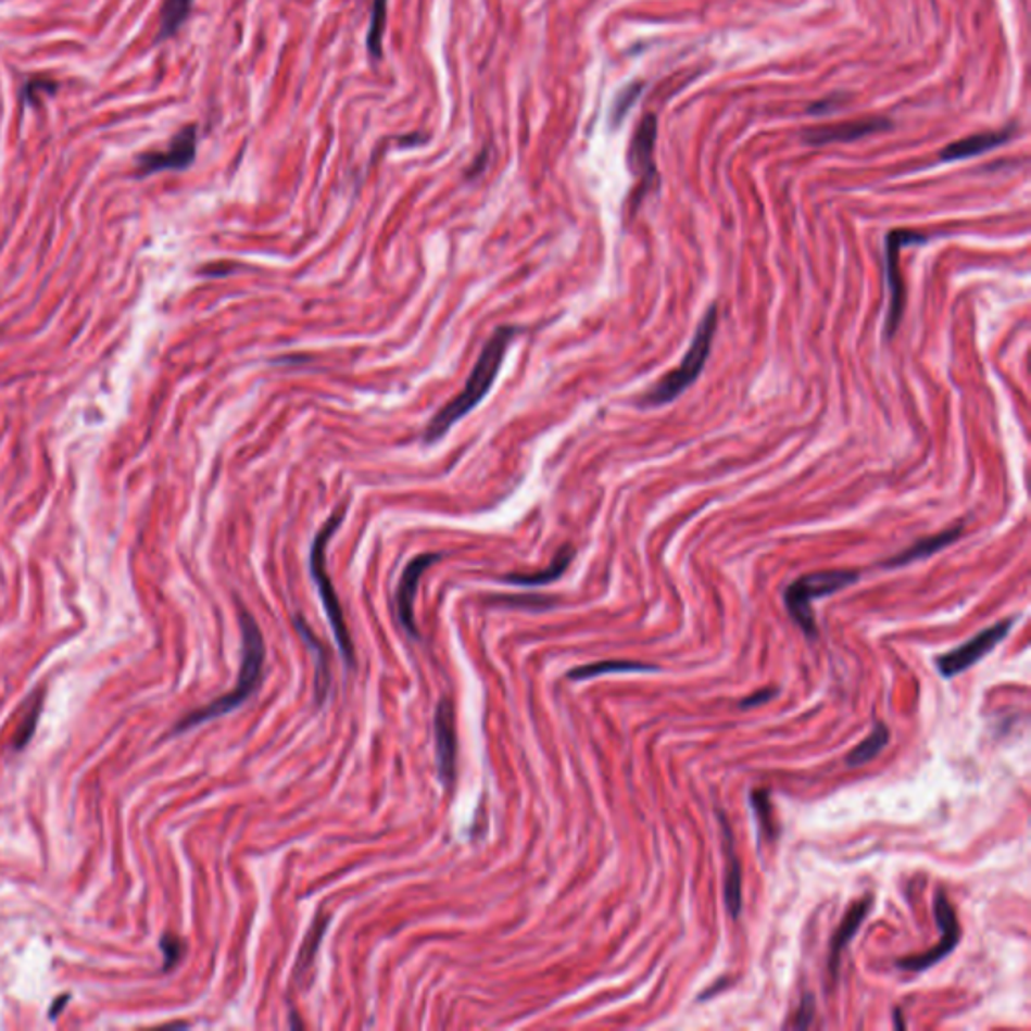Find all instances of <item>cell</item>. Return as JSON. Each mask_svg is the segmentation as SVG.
<instances>
[{"label":"cell","instance_id":"obj_3","mask_svg":"<svg viewBox=\"0 0 1031 1031\" xmlns=\"http://www.w3.org/2000/svg\"><path fill=\"white\" fill-rule=\"evenodd\" d=\"M715 330H717V306L712 304L705 311L702 323L695 330V337L689 344L686 357L681 359L679 367H675L674 372L661 377L659 381L646 391L645 395L641 398L643 407H663V405L675 401L686 389L697 381V377L705 369V363H707V357L712 353Z\"/></svg>","mask_w":1031,"mask_h":1031},{"label":"cell","instance_id":"obj_25","mask_svg":"<svg viewBox=\"0 0 1031 1031\" xmlns=\"http://www.w3.org/2000/svg\"><path fill=\"white\" fill-rule=\"evenodd\" d=\"M752 808H754V812H756L757 822H759V830H762V834H768L770 840H774V837H776V830H774V818H771V804L768 792H764V790H756V792L752 794Z\"/></svg>","mask_w":1031,"mask_h":1031},{"label":"cell","instance_id":"obj_15","mask_svg":"<svg viewBox=\"0 0 1031 1031\" xmlns=\"http://www.w3.org/2000/svg\"><path fill=\"white\" fill-rule=\"evenodd\" d=\"M961 532L963 524H959V526L950 528V530H945V532H939L935 537L922 538L919 542H915L913 546H908L907 551L898 552L889 563H884V566L896 568V566H905V564L925 561V558L936 554V552L947 549L957 538L961 537Z\"/></svg>","mask_w":1031,"mask_h":1031},{"label":"cell","instance_id":"obj_22","mask_svg":"<svg viewBox=\"0 0 1031 1031\" xmlns=\"http://www.w3.org/2000/svg\"><path fill=\"white\" fill-rule=\"evenodd\" d=\"M387 25V0H373L372 21L367 33V53L373 61H381L384 56V35Z\"/></svg>","mask_w":1031,"mask_h":1031},{"label":"cell","instance_id":"obj_30","mask_svg":"<svg viewBox=\"0 0 1031 1031\" xmlns=\"http://www.w3.org/2000/svg\"><path fill=\"white\" fill-rule=\"evenodd\" d=\"M776 697V689H762L757 691L754 695H750L747 700H743L740 703L742 709H752V707H757V705H764V703L771 702Z\"/></svg>","mask_w":1031,"mask_h":1031},{"label":"cell","instance_id":"obj_21","mask_svg":"<svg viewBox=\"0 0 1031 1031\" xmlns=\"http://www.w3.org/2000/svg\"><path fill=\"white\" fill-rule=\"evenodd\" d=\"M193 0H164L160 13V39H169L178 33L192 11Z\"/></svg>","mask_w":1031,"mask_h":1031},{"label":"cell","instance_id":"obj_2","mask_svg":"<svg viewBox=\"0 0 1031 1031\" xmlns=\"http://www.w3.org/2000/svg\"><path fill=\"white\" fill-rule=\"evenodd\" d=\"M238 617H240V629H242V665H240L236 688L230 689L226 695H222L221 700L208 703L204 707L186 715L174 729L176 733L196 728V726H202L204 721L235 712L236 707H240L242 703L248 702L254 695V691L261 688L262 669H264V659H266L264 639H262L256 620L248 613L247 608H240Z\"/></svg>","mask_w":1031,"mask_h":1031},{"label":"cell","instance_id":"obj_10","mask_svg":"<svg viewBox=\"0 0 1031 1031\" xmlns=\"http://www.w3.org/2000/svg\"><path fill=\"white\" fill-rule=\"evenodd\" d=\"M196 152H198V127L188 125L174 136L165 150L139 155L138 176L146 178L165 169H186L193 164Z\"/></svg>","mask_w":1031,"mask_h":1031},{"label":"cell","instance_id":"obj_24","mask_svg":"<svg viewBox=\"0 0 1031 1031\" xmlns=\"http://www.w3.org/2000/svg\"><path fill=\"white\" fill-rule=\"evenodd\" d=\"M297 627H299V631H301V634L306 639V643H311V646L318 653V659L320 661H318L317 665V700L318 702H323V697L327 695V688H329L330 681L329 674H327V661H325V655H323L325 649L320 645V641L315 639L313 633L309 631V627L304 625L303 619L297 620Z\"/></svg>","mask_w":1031,"mask_h":1031},{"label":"cell","instance_id":"obj_17","mask_svg":"<svg viewBox=\"0 0 1031 1031\" xmlns=\"http://www.w3.org/2000/svg\"><path fill=\"white\" fill-rule=\"evenodd\" d=\"M868 910H870V901L865 898V901L856 903V905L846 913V917L842 919V922H840L839 931H837V935L832 939V947H830V973H832V977H837V973H839L842 951L846 950V945L853 941V936L856 935V931L860 929V925L865 921Z\"/></svg>","mask_w":1031,"mask_h":1031},{"label":"cell","instance_id":"obj_9","mask_svg":"<svg viewBox=\"0 0 1031 1031\" xmlns=\"http://www.w3.org/2000/svg\"><path fill=\"white\" fill-rule=\"evenodd\" d=\"M935 917L936 922H939V929H941V943L933 947V950L927 951L925 955H917V957H907V959H898L896 961V967L905 969V971H925L929 967H933L935 963L945 959L947 955H951L955 947L959 945V939H961V929H959V922H957V915H955V908L951 907L950 898L945 891H939L935 894Z\"/></svg>","mask_w":1031,"mask_h":1031},{"label":"cell","instance_id":"obj_6","mask_svg":"<svg viewBox=\"0 0 1031 1031\" xmlns=\"http://www.w3.org/2000/svg\"><path fill=\"white\" fill-rule=\"evenodd\" d=\"M929 236L910 232V230H893L887 236V287H889V315L884 323V337L893 339L894 332L898 330V325L905 315L907 306V290L901 275V250L907 247H917V244H927Z\"/></svg>","mask_w":1031,"mask_h":1031},{"label":"cell","instance_id":"obj_1","mask_svg":"<svg viewBox=\"0 0 1031 1031\" xmlns=\"http://www.w3.org/2000/svg\"><path fill=\"white\" fill-rule=\"evenodd\" d=\"M516 332H518V327H510V325L498 327L492 332V337L483 344L480 357H478L474 369L469 373L464 389L452 401H448L443 407H440V412L427 422L426 431H424L426 443L440 441L454 427V424H457L460 419H464L474 407H478L483 398L490 393L495 377L502 369L508 344L516 337Z\"/></svg>","mask_w":1031,"mask_h":1031},{"label":"cell","instance_id":"obj_19","mask_svg":"<svg viewBox=\"0 0 1031 1031\" xmlns=\"http://www.w3.org/2000/svg\"><path fill=\"white\" fill-rule=\"evenodd\" d=\"M646 671L655 674V671H659V667L637 663V661H603V663H596V665H584V667H577V669L568 671V679L584 681V679H592V677L605 674H646Z\"/></svg>","mask_w":1031,"mask_h":1031},{"label":"cell","instance_id":"obj_8","mask_svg":"<svg viewBox=\"0 0 1031 1031\" xmlns=\"http://www.w3.org/2000/svg\"><path fill=\"white\" fill-rule=\"evenodd\" d=\"M655 141H657V117L653 113L645 115L641 124L637 125L631 148L627 153V164L633 172L634 178L639 179V190L634 193L633 208L641 204L643 196L651 190V186L657 181V172H655V162H653V152H655Z\"/></svg>","mask_w":1031,"mask_h":1031},{"label":"cell","instance_id":"obj_7","mask_svg":"<svg viewBox=\"0 0 1031 1031\" xmlns=\"http://www.w3.org/2000/svg\"><path fill=\"white\" fill-rule=\"evenodd\" d=\"M1014 623H1016V619L999 620V623L991 625L990 629H985V631L976 634L973 639H969L967 643H963L961 646L941 655L936 659L939 674L951 679V677H957L963 671L971 669L977 661L990 655L991 651L1004 641L1005 637L1011 631Z\"/></svg>","mask_w":1031,"mask_h":1031},{"label":"cell","instance_id":"obj_27","mask_svg":"<svg viewBox=\"0 0 1031 1031\" xmlns=\"http://www.w3.org/2000/svg\"><path fill=\"white\" fill-rule=\"evenodd\" d=\"M162 950H164L165 955V969H172L184 957V943L179 941L178 936H164L162 939Z\"/></svg>","mask_w":1031,"mask_h":1031},{"label":"cell","instance_id":"obj_16","mask_svg":"<svg viewBox=\"0 0 1031 1031\" xmlns=\"http://www.w3.org/2000/svg\"><path fill=\"white\" fill-rule=\"evenodd\" d=\"M721 826H724V844L728 848V865H726V879H724V898H726V907H728L729 915L733 919L740 917L742 913V865L738 860V856L733 853V844H731V832H729V826L726 825L724 816H721Z\"/></svg>","mask_w":1031,"mask_h":1031},{"label":"cell","instance_id":"obj_18","mask_svg":"<svg viewBox=\"0 0 1031 1031\" xmlns=\"http://www.w3.org/2000/svg\"><path fill=\"white\" fill-rule=\"evenodd\" d=\"M575 558V549L573 546H563L558 554L554 556L551 566L544 568V570H538V573H532V575H524V573H514V575H508L504 577L506 582L510 584H518V587H542V584H551L554 580L563 577L566 573V568L570 566Z\"/></svg>","mask_w":1031,"mask_h":1031},{"label":"cell","instance_id":"obj_14","mask_svg":"<svg viewBox=\"0 0 1031 1031\" xmlns=\"http://www.w3.org/2000/svg\"><path fill=\"white\" fill-rule=\"evenodd\" d=\"M1011 138H1014V127H1007V129H1002V131L976 134V136H969V138L959 139V141L950 143V146L941 152V160H943V162H959V160H967V158H976V155L991 152V150L1004 146V143H1007Z\"/></svg>","mask_w":1031,"mask_h":1031},{"label":"cell","instance_id":"obj_29","mask_svg":"<svg viewBox=\"0 0 1031 1031\" xmlns=\"http://www.w3.org/2000/svg\"><path fill=\"white\" fill-rule=\"evenodd\" d=\"M500 603H506V605L512 606H535V608H542V606H552L554 601L552 599H538V596H528V599H514V596H504V599H495Z\"/></svg>","mask_w":1031,"mask_h":1031},{"label":"cell","instance_id":"obj_5","mask_svg":"<svg viewBox=\"0 0 1031 1031\" xmlns=\"http://www.w3.org/2000/svg\"><path fill=\"white\" fill-rule=\"evenodd\" d=\"M856 580H858V573L854 570H825V573L804 575L785 589V608L804 633L816 637V620H814L812 603L816 599H825L851 587Z\"/></svg>","mask_w":1031,"mask_h":1031},{"label":"cell","instance_id":"obj_31","mask_svg":"<svg viewBox=\"0 0 1031 1031\" xmlns=\"http://www.w3.org/2000/svg\"><path fill=\"white\" fill-rule=\"evenodd\" d=\"M840 103H842L840 99H837V97H830V99H825V101H818V103H814V105L810 108V113L812 115H818V113H825V111L837 110V108H840Z\"/></svg>","mask_w":1031,"mask_h":1031},{"label":"cell","instance_id":"obj_23","mask_svg":"<svg viewBox=\"0 0 1031 1031\" xmlns=\"http://www.w3.org/2000/svg\"><path fill=\"white\" fill-rule=\"evenodd\" d=\"M329 925V917L320 915L317 921L313 922L309 935L304 939L303 947H301V953H299V959H297V977H301L313 967V961H315V955H317L318 945H320V939L325 935V929Z\"/></svg>","mask_w":1031,"mask_h":1031},{"label":"cell","instance_id":"obj_11","mask_svg":"<svg viewBox=\"0 0 1031 1031\" xmlns=\"http://www.w3.org/2000/svg\"><path fill=\"white\" fill-rule=\"evenodd\" d=\"M441 556L443 554L440 552H427V554L415 556L412 563H407L403 575L399 578L398 591H395L399 625L412 637H419L417 623H415V596H417L419 580L431 564L440 563Z\"/></svg>","mask_w":1031,"mask_h":1031},{"label":"cell","instance_id":"obj_4","mask_svg":"<svg viewBox=\"0 0 1031 1031\" xmlns=\"http://www.w3.org/2000/svg\"><path fill=\"white\" fill-rule=\"evenodd\" d=\"M344 512H347L344 508L337 510V512H335L332 516H329V518L325 520V524L318 528L317 537H315L313 544H311L309 568H311V575H313V580H315V584H317L318 596H320L323 606H325V611H327L330 629H332V633H335L339 651H341V655H343L344 663H347L349 667H353V665H355V649H353V641H351V634H349V629H347V620H344L343 606H341V601H339V594L335 591V584H332L329 573H327V558H325L330 538L339 530V526L343 524Z\"/></svg>","mask_w":1031,"mask_h":1031},{"label":"cell","instance_id":"obj_20","mask_svg":"<svg viewBox=\"0 0 1031 1031\" xmlns=\"http://www.w3.org/2000/svg\"><path fill=\"white\" fill-rule=\"evenodd\" d=\"M889 740H891V731L884 726V724H879L875 731L868 735L865 742L860 743L856 750H853L848 757H846V764L851 768H858V766H865L870 759L879 756L880 752L889 745Z\"/></svg>","mask_w":1031,"mask_h":1031},{"label":"cell","instance_id":"obj_13","mask_svg":"<svg viewBox=\"0 0 1031 1031\" xmlns=\"http://www.w3.org/2000/svg\"><path fill=\"white\" fill-rule=\"evenodd\" d=\"M436 752L440 766L441 782L454 784L455 764H457V733H455L454 703L441 700L436 709Z\"/></svg>","mask_w":1031,"mask_h":1031},{"label":"cell","instance_id":"obj_12","mask_svg":"<svg viewBox=\"0 0 1031 1031\" xmlns=\"http://www.w3.org/2000/svg\"><path fill=\"white\" fill-rule=\"evenodd\" d=\"M891 122L887 117H865L853 122H840L834 125L810 127L802 134V141L808 146H830V143H851L856 139L868 138L875 134H882L891 129Z\"/></svg>","mask_w":1031,"mask_h":1031},{"label":"cell","instance_id":"obj_26","mask_svg":"<svg viewBox=\"0 0 1031 1031\" xmlns=\"http://www.w3.org/2000/svg\"><path fill=\"white\" fill-rule=\"evenodd\" d=\"M643 89H645L643 83H633V85H629L620 91L615 105H613V124L619 125L623 122V117L633 108L637 97L641 96Z\"/></svg>","mask_w":1031,"mask_h":1031},{"label":"cell","instance_id":"obj_28","mask_svg":"<svg viewBox=\"0 0 1031 1031\" xmlns=\"http://www.w3.org/2000/svg\"><path fill=\"white\" fill-rule=\"evenodd\" d=\"M812 1018H814V999H812V995H808V997L802 999V1005H800V1009H797L796 1019L790 1023V1028H794V1030H806V1028H810Z\"/></svg>","mask_w":1031,"mask_h":1031}]
</instances>
